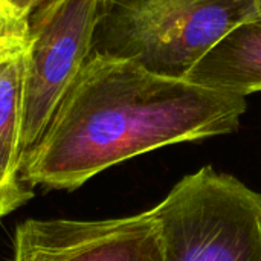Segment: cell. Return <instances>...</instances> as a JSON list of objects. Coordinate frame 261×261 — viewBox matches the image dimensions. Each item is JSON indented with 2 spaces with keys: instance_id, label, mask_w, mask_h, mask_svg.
<instances>
[{
  "instance_id": "cell-3",
  "label": "cell",
  "mask_w": 261,
  "mask_h": 261,
  "mask_svg": "<svg viewBox=\"0 0 261 261\" xmlns=\"http://www.w3.org/2000/svg\"><path fill=\"white\" fill-rule=\"evenodd\" d=\"M165 261H261V194L206 165L153 208Z\"/></svg>"
},
{
  "instance_id": "cell-4",
  "label": "cell",
  "mask_w": 261,
  "mask_h": 261,
  "mask_svg": "<svg viewBox=\"0 0 261 261\" xmlns=\"http://www.w3.org/2000/svg\"><path fill=\"white\" fill-rule=\"evenodd\" d=\"M96 5L98 0H46L28 15L21 122L24 158L44 135L90 55Z\"/></svg>"
},
{
  "instance_id": "cell-5",
  "label": "cell",
  "mask_w": 261,
  "mask_h": 261,
  "mask_svg": "<svg viewBox=\"0 0 261 261\" xmlns=\"http://www.w3.org/2000/svg\"><path fill=\"white\" fill-rule=\"evenodd\" d=\"M11 261H165L153 208L107 220L26 219L17 225Z\"/></svg>"
},
{
  "instance_id": "cell-2",
  "label": "cell",
  "mask_w": 261,
  "mask_h": 261,
  "mask_svg": "<svg viewBox=\"0 0 261 261\" xmlns=\"http://www.w3.org/2000/svg\"><path fill=\"white\" fill-rule=\"evenodd\" d=\"M255 18L254 0H98L90 55L185 80L226 34Z\"/></svg>"
},
{
  "instance_id": "cell-8",
  "label": "cell",
  "mask_w": 261,
  "mask_h": 261,
  "mask_svg": "<svg viewBox=\"0 0 261 261\" xmlns=\"http://www.w3.org/2000/svg\"><path fill=\"white\" fill-rule=\"evenodd\" d=\"M32 187L21 174H6L0 171V219L15 211L34 197Z\"/></svg>"
},
{
  "instance_id": "cell-11",
  "label": "cell",
  "mask_w": 261,
  "mask_h": 261,
  "mask_svg": "<svg viewBox=\"0 0 261 261\" xmlns=\"http://www.w3.org/2000/svg\"><path fill=\"white\" fill-rule=\"evenodd\" d=\"M257 5V11H258V18H261V0H254Z\"/></svg>"
},
{
  "instance_id": "cell-6",
  "label": "cell",
  "mask_w": 261,
  "mask_h": 261,
  "mask_svg": "<svg viewBox=\"0 0 261 261\" xmlns=\"http://www.w3.org/2000/svg\"><path fill=\"white\" fill-rule=\"evenodd\" d=\"M26 20L12 12L0 28V171L21 174Z\"/></svg>"
},
{
  "instance_id": "cell-1",
  "label": "cell",
  "mask_w": 261,
  "mask_h": 261,
  "mask_svg": "<svg viewBox=\"0 0 261 261\" xmlns=\"http://www.w3.org/2000/svg\"><path fill=\"white\" fill-rule=\"evenodd\" d=\"M246 109L245 96L90 55L26 154L21 177L72 191L139 154L232 133Z\"/></svg>"
},
{
  "instance_id": "cell-10",
  "label": "cell",
  "mask_w": 261,
  "mask_h": 261,
  "mask_svg": "<svg viewBox=\"0 0 261 261\" xmlns=\"http://www.w3.org/2000/svg\"><path fill=\"white\" fill-rule=\"evenodd\" d=\"M12 12H14V11H11V9L0 0V28H2V24L5 23V20H6Z\"/></svg>"
},
{
  "instance_id": "cell-7",
  "label": "cell",
  "mask_w": 261,
  "mask_h": 261,
  "mask_svg": "<svg viewBox=\"0 0 261 261\" xmlns=\"http://www.w3.org/2000/svg\"><path fill=\"white\" fill-rule=\"evenodd\" d=\"M185 80L245 98L261 92V18L242 23L226 34Z\"/></svg>"
},
{
  "instance_id": "cell-9",
  "label": "cell",
  "mask_w": 261,
  "mask_h": 261,
  "mask_svg": "<svg viewBox=\"0 0 261 261\" xmlns=\"http://www.w3.org/2000/svg\"><path fill=\"white\" fill-rule=\"evenodd\" d=\"M11 11H14L20 17H28L37 6L44 3L46 0H2Z\"/></svg>"
}]
</instances>
